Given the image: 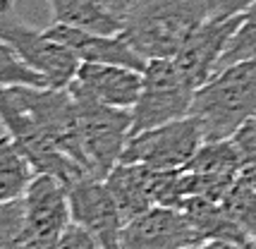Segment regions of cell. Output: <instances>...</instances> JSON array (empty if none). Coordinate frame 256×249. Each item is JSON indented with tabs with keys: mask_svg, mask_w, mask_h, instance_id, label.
Instances as JSON below:
<instances>
[{
	"mask_svg": "<svg viewBox=\"0 0 256 249\" xmlns=\"http://www.w3.org/2000/svg\"><path fill=\"white\" fill-rule=\"evenodd\" d=\"M46 34L56 38L58 44L70 48L79 62H106V65H122L144 72L146 60L132 46L127 44V38L120 34H96L77 26H67V24L53 22V26L46 29Z\"/></svg>",
	"mask_w": 256,
	"mask_h": 249,
	"instance_id": "cell-13",
	"label": "cell"
},
{
	"mask_svg": "<svg viewBox=\"0 0 256 249\" xmlns=\"http://www.w3.org/2000/svg\"><path fill=\"white\" fill-rule=\"evenodd\" d=\"M232 144L240 156V175L237 182L249 184L256 190V118L244 122L232 136Z\"/></svg>",
	"mask_w": 256,
	"mask_h": 249,
	"instance_id": "cell-23",
	"label": "cell"
},
{
	"mask_svg": "<svg viewBox=\"0 0 256 249\" xmlns=\"http://www.w3.org/2000/svg\"><path fill=\"white\" fill-rule=\"evenodd\" d=\"M103 2H106V5H108V8L118 14V17H124V14H127V10L132 8L136 0H103Z\"/></svg>",
	"mask_w": 256,
	"mask_h": 249,
	"instance_id": "cell-27",
	"label": "cell"
},
{
	"mask_svg": "<svg viewBox=\"0 0 256 249\" xmlns=\"http://www.w3.org/2000/svg\"><path fill=\"white\" fill-rule=\"evenodd\" d=\"M204 144L199 122L187 115L182 120L160 124L132 134L120 163H139L154 170H180Z\"/></svg>",
	"mask_w": 256,
	"mask_h": 249,
	"instance_id": "cell-8",
	"label": "cell"
},
{
	"mask_svg": "<svg viewBox=\"0 0 256 249\" xmlns=\"http://www.w3.org/2000/svg\"><path fill=\"white\" fill-rule=\"evenodd\" d=\"M192 118L204 142H220L256 118V56L216 72L194 94Z\"/></svg>",
	"mask_w": 256,
	"mask_h": 249,
	"instance_id": "cell-2",
	"label": "cell"
},
{
	"mask_svg": "<svg viewBox=\"0 0 256 249\" xmlns=\"http://www.w3.org/2000/svg\"><path fill=\"white\" fill-rule=\"evenodd\" d=\"M67 89L91 96L112 108L132 110L142 94V72L132 68H122V65L82 62L77 70V77Z\"/></svg>",
	"mask_w": 256,
	"mask_h": 249,
	"instance_id": "cell-14",
	"label": "cell"
},
{
	"mask_svg": "<svg viewBox=\"0 0 256 249\" xmlns=\"http://www.w3.org/2000/svg\"><path fill=\"white\" fill-rule=\"evenodd\" d=\"M182 211L187 214L201 242H228V244H237V247L246 249L256 247L254 240L246 235L244 228L240 226L218 202L190 196L182 206Z\"/></svg>",
	"mask_w": 256,
	"mask_h": 249,
	"instance_id": "cell-16",
	"label": "cell"
},
{
	"mask_svg": "<svg viewBox=\"0 0 256 249\" xmlns=\"http://www.w3.org/2000/svg\"><path fill=\"white\" fill-rule=\"evenodd\" d=\"M67 194H70L72 223L89 230L103 249H120L122 228L127 220L106 180L96 175H84L72 184H67Z\"/></svg>",
	"mask_w": 256,
	"mask_h": 249,
	"instance_id": "cell-10",
	"label": "cell"
},
{
	"mask_svg": "<svg viewBox=\"0 0 256 249\" xmlns=\"http://www.w3.org/2000/svg\"><path fill=\"white\" fill-rule=\"evenodd\" d=\"M182 170L199 172V175H216V178H232L240 175V156L234 148L232 139H220V142H204L199 151L187 160Z\"/></svg>",
	"mask_w": 256,
	"mask_h": 249,
	"instance_id": "cell-19",
	"label": "cell"
},
{
	"mask_svg": "<svg viewBox=\"0 0 256 249\" xmlns=\"http://www.w3.org/2000/svg\"><path fill=\"white\" fill-rule=\"evenodd\" d=\"M244 20V14H234V17H208L199 29L184 41V46L178 50V56L172 58L180 72L199 89L201 84L211 80L213 74L220 70L228 46L237 34L240 24Z\"/></svg>",
	"mask_w": 256,
	"mask_h": 249,
	"instance_id": "cell-11",
	"label": "cell"
},
{
	"mask_svg": "<svg viewBox=\"0 0 256 249\" xmlns=\"http://www.w3.org/2000/svg\"><path fill=\"white\" fill-rule=\"evenodd\" d=\"M0 38L14 48V53L22 58L24 62L38 72L46 80L48 86L53 89H67L79 70V58L58 44L56 38L46 34V29H36L32 24L20 22L12 14H0Z\"/></svg>",
	"mask_w": 256,
	"mask_h": 249,
	"instance_id": "cell-7",
	"label": "cell"
},
{
	"mask_svg": "<svg viewBox=\"0 0 256 249\" xmlns=\"http://www.w3.org/2000/svg\"><path fill=\"white\" fill-rule=\"evenodd\" d=\"M208 17V0H136L122 17V36L146 62L175 58Z\"/></svg>",
	"mask_w": 256,
	"mask_h": 249,
	"instance_id": "cell-1",
	"label": "cell"
},
{
	"mask_svg": "<svg viewBox=\"0 0 256 249\" xmlns=\"http://www.w3.org/2000/svg\"><path fill=\"white\" fill-rule=\"evenodd\" d=\"M70 94L77 101L82 148L91 175L106 180V175L122 158L134 130V115L130 108H112L79 91L70 89Z\"/></svg>",
	"mask_w": 256,
	"mask_h": 249,
	"instance_id": "cell-3",
	"label": "cell"
},
{
	"mask_svg": "<svg viewBox=\"0 0 256 249\" xmlns=\"http://www.w3.org/2000/svg\"><path fill=\"white\" fill-rule=\"evenodd\" d=\"M158 172L139 163H118L106 175V184L122 211L124 220L158 206Z\"/></svg>",
	"mask_w": 256,
	"mask_h": 249,
	"instance_id": "cell-15",
	"label": "cell"
},
{
	"mask_svg": "<svg viewBox=\"0 0 256 249\" xmlns=\"http://www.w3.org/2000/svg\"><path fill=\"white\" fill-rule=\"evenodd\" d=\"M194 94L196 86L180 72L172 58L148 60L142 72V94L132 108V134L187 118L192 113Z\"/></svg>",
	"mask_w": 256,
	"mask_h": 249,
	"instance_id": "cell-4",
	"label": "cell"
},
{
	"mask_svg": "<svg viewBox=\"0 0 256 249\" xmlns=\"http://www.w3.org/2000/svg\"><path fill=\"white\" fill-rule=\"evenodd\" d=\"M58 24L77 26L96 34H120L122 17L103 2V0H46Z\"/></svg>",
	"mask_w": 256,
	"mask_h": 249,
	"instance_id": "cell-17",
	"label": "cell"
},
{
	"mask_svg": "<svg viewBox=\"0 0 256 249\" xmlns=\"http://www.w3.org/2000/svg\"><path fill=\"white\" fill-rule=\"evenodd\" d=\"M201 242L184 211L154 206L122 228L120 249H182Z\"/></svg>",
	"mask_w": 256,
	"mask_h": 249,
	"instance_id": "cell-12",
	"label": "cell"
},
{
	"mask_svg": "<svg viewBox=\"0 0 256 249\" xmlns=\"http://www.w3.org/2000/svg\"><path fill=\"white\" fill-rule=\"evenodd\" d=\"M17 0H0V14H10Z\"/></svg>",
	"mask_w": 256,
	"mask_h": 249,
	"instance_id": "cell-29",
	"label": "cell"
},
{
	"mask_svg": "<svg viewBox=\"0 0 256 249\" xmlns=\"http://www.w3.org/2000/svg\"><path fill=\"white\" fill-rule=\"evenodd\" d=\"M0 124H2L5 134H10L12 142L20 146V151L29 158L36 172L53 175L65 184H72L74 180L89 175L79 163L65 156L41 132V127L34 122L32 115L20 106V101L12 96V91L8 86H0Z\"/></svg>",
	"mask_w": 256,
	"mask_h": 249,
	"instance_id": "cell-6",
	"label": "cell"
},
{
	"mask_svg": "<svg viewBox=\"0 0 256 249\" xmlns=\"http://www.w3.org/2000/svg\"><path fill=\"white\" fill-rule=\"evenodd\" d=\"M0 86H48V84L14 53L10 44L0 38Z\"/></svg>",
	"mask_w": 256,
	"mask_h": 249,
	"instance_id": "cell-21",
	"label": "cell"
},
{
	"mask_svg": "<svg viewBox=\"0 0 256 249\" xmlns=\"http://www.w3.org/2000/svg\"><path fill=\"white\" fill-rule=\"evenodd\" d=\"M182 249H246V247H237V244H228V242H196L190 247Z\"/></svg>",
	"mask_w": 256,
	"mask_h": 249,
	"instance_id": "cell-28",
	"label": "cell"
},
{
	"mask_svg": "<svg viewBox=\"0 0 256 249\" xmlns=\"http://www.w3.org/2000/svg\"><path fill=\"white\" fill-rule=\"evenodd\" d=\"M256 0H208V14L211 17H234L244 14Z\"/></svg>",
	"mask_w": 256,
	"mask_h": 249,
	"instance_id": "cell-26",
	"label": "cell"
},
{
	"mask_svg": "<svg viewBox=\"0 0 256 249\" xmlns=\"http://www.w3.org/2000/svg\"><path fill=\"white\" fill-rule=\"evenodd\" d=\"M58 249H103L98 244V240L91 235L89 230H84L82 226L77 223H70L65 232H62V238H60V244Z\"/></svg>",
	"mask_w": 256,
	"mask_h": 249,
	"instance_id": "cell-25",
	"label": "cell"
},
{
	"mask_svg": "<svg viewBox=\"0 0 256 249\" xmlns=\"http://www.w3.org/2000/svg\"><path fill=\"white\" fill-rule=\"evenodd\" d=\"M223 208L232 216L234 220L246 230V235L256 244V190L242 182H234L232 190L228 192L223 202Z\"/></svg>",
	"mask_w": 256,
	"mask_h": 249,
	"instance_id": "cell-22",
	"label": "cell"
},
{
	"mask_svg": "<svg viewBox=\"0 0 256 249\" xmlns=\"http://www.w3.org/2000/svg\"><path fill=\"white\" fill-rule=\"evenodd\" d=\"M22 202L29 249H58L62 232L72 223L67 184L53 175L36 172Z\"/></svg>",
	"mask_w": 256,
	"mask_h": 249,
	"instance_id": "cell-9",
	"label": "cell"
},
{
	"mask_svg": "<svg viewBox=\"0 0 256 249\" xmlns=\"http://www.w3.org/2000/svg\"><path fill=\"white\" fill-rule=\"evenodd\" d=\"M12 96L20 101L32 120L65 156L89 170L84 148H82V134H79V115L77 101L70 89H53V86H8Z\"/></svg>",
	"mask_w": 256,
	"mask_h": 249,
	"instance_id": "cell-5",
	"label": "cell"
},
{
	"mask_svg": "<svg viewBox=\"0 0 256 249\" xmlns=\"http://www.w3.org/2000/svg\"><path fill=\"white\" fill-rule=\"evenodd\" d=\"M36 170L10 134H0V204L22 199Z\"/></svg>",
	"mask_w": 256,
	"mask_h": 249,
	"instance_id": "cell-18",
	"label": "cell"
},
{
	"mask_svg": "<svg viewBox=\"0 0 256 249\" xmlns=\"http://www.w3.org/2000/svg\"><path fill=\"white\" fill-rule=\"evenodd\" d=\"M0 249H29L22 199L0 204Z\"/></svg>",
	"mask_w": 256,
	"mask_h": 249,
	"instance_id": "cell-20",
	"label": "cell"
},
{
	"mask_svg": "<svg viewBox=\"0 0 256 249\" xmlns=\"http://www.w3.org/2000/svg\"><path fill=\"white\" fill-rule=\"evenodd\" d=\"M254 56H256V2L244 12V20H242L237 34L232 36V41H230L223 60H220V70L228 68V65H234L240 60L254 58Z\"/></svg>",
	"mask_w": 256,
	"mask_h": 249,
	"instance_id": "cell-24",
	"label": "cell"
}]
</instances>
